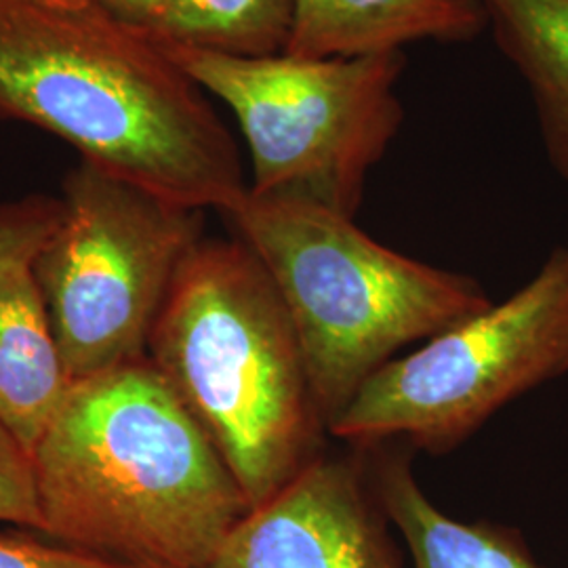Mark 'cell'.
Segmentation results:
<instances>
[{
	"instance_id": "obj_7",
	"label": "cell",
	"mask_w": 568,
	"mask_h": 568,
	"mask_svg": "<svg viewBox=\"0 0 568 568\" xmlns=\"http://www.w3.org/2000/svg\"><path fill=\"white\" fill-rule=\"evenodd\" d=\"M568 373V244L535 276L377 371L328 429L371 448L400 438L443 455L488 419Z\"/></svg>"
},
{
	"instance_id": "obj_9",
	"label": "cell",
	"mask_w": 568,
	"mask_h": 568,
	"mask_svg": "<svg viewBox=\"0 0 568 568\" xmlns=\"http://www.w3.org/2000/svg\"><path fill=\"white\" fill-rule=\"evenodd\" d=\"M487 32L478 0H293L288 55L325 60L471 42Z\"/></svg>"
},
{
	"instance_id": "obj_5",
	"label": "cell",
	"mask_w": 568,
	"mask_h": 568,
	"mask_svg": "<svg viewBox=\"0 0 568 568\" xmlns=\"http://www.w3.org/2000/svg\"><path fill=\"white\" fill-rule=\"evenodd\" d=\"M164 47L236 116L251 156L248 192L356 217L368 173L405 122V51L310 60Z\"/></svg>"
},
{
	"instance_id": "obj_2",
	"label": "cell",
	"mask_w": 568,
	"mask_h": 568,
	"mask_svg": "<svg viewBox=\"0 0 568 568\" xmlns=\"http://www.w3.org/2000/svg\"><path fill=\"white\" fill-rule=\"evenodd\" d=\"M32 464L42 535L119 567L206 568L248 511L148 356L74 382Z\"/></svg>"
},
{
	"instance_id": "obj_16",
	"label": "cell",
	"mask_w": 568,
	"mask_h": 568,
	"mask_svg": "<svg viewBox=\"0 0 568 568\" xmlns=\"http://www.w3.org/2000/svg\"><path fill=\"white\" fill-rule=\"evenodd\" d=\"M0 568H129L110 565L58 544L0 537Z\"/></svg>"
},
{
	"instance_id": "obj_14",
	"label": "cell",
	"mask_w": 568,
	"mask_h": 568,
	"mask_svg": "<svg viewBox=\"0 0 568 568\" xmlns=\"http://www.w3.org/2000/svg\"><path fill=\"white\" fill-rule=\"evenodd\" d=\"M60 220V199L26 196L0 203V286L32 270Z\"/></svg>"
},
{
	"instance_id": "obj_1",
	"label": "cell",
	"mask_w": 568,
	"mask_h": 568,
	"mask_svg": "<svg viewBox=\"0 0 568 568\" xmlns=\"http://www.w3.org/2000/svg\"><path fill=\"white\" fill-rule=\"evenodd\" d=\"M0 121L34 124L185 209L224 215L248 192L211 95L95 0H0Z\"/></svg>"
},
{
	"instance_id": "obj_17",
	"label": "cell",
	"mask_w": 568,
	"mask_h": 568,
	"mask_svg": "<svg viewBox=\"0 0 568 568\" xmlns=\"http://www.w3.org/2000/svg\"><path fill=\"white\" fill-rule=\"evenodd\" d=\"M105 11L119 20L133 23L143 30H152L163 16L166 0H95Z\"/></svg>"
},
{
	"instance_id": "obj_12",
	"label": "cell",
	"mask_w": 568,
	"mask_h": 568,
	"mask_svg": "<svg viewBox=\"0 0 568 568\" xmlns=\"http://www.w3.org/2000/svg\"><path fill=\"white\" fill-rule=\"evenodd\" d=\"M499 53L527 84L548 163L568 182V0H478Z\"/></svg>"
},
{
	"instance_id": "obj_6",
	"label": "cell",
	"mask_w": 568,
	"mask_h": 568,
	"mask_svg": "<svg viewBox=\"0 0 568 568\" xmlns=\"http://www.w3.org/2000/svg\"><path fill=\"white\" fill-rule=\"evenodd\" d=\"M61 220L32 265L72 382L142 361L204 211L169 203L81 161Z\"/></svg>"
},
{
	"instance_id": "obj_15",
	"label": "cell",
	"mask_w": 568,
	"mask_h": 568,
	"mask_svg": "<svg viewBox=\"0 0 568 568\" xmlns=\"http://www.w3.org/2000/svg\"><path fill=\"white\" fill-rule=\"evenodd\" d=\"M0 523L41 532L32 455L0 426Z\"/></svg>"
},
{
	"instance_id": "obj_11",
	"label": "cell",
	"mask_w": 568,
	"mask_h": 568,
	"mask_svg": "<svg viewBox=\"0 0 568 568\" xmlns=\"http://www.w3.org/2000/svg\"><path fill=\"white\" fill-rule=\"evenodd\" d=\"M389 525L400 532L410 568H544L518 528L462 523L438 508L405 455L379 453L366 467Z\"/></svg>"
},
{
	"instance_id": "obj_4",
	"label": "cell",
	"mask_w": 568,
	"mask_h": 568,
	"mask_svg": "<svg viewBox=\"0 0 568 568\" xmlns=\"http://www.w3.org/2000/svg\"><path fill=\"white\" fill-rule=\"evenodd\" d=\"M224 217L283 297L328 429L405 345L493 304L474 278L406 257L318 204L246 192Z\"/></svg>"
},
{
	"instance_id": "obj_3",
	"label": "cell",
	"mask_w": 568,
	"mask_h": 568,
	"mask_svg": "<svg viewBox=\"0 0 568 568\" xmlns=\"http://www.w3.org/2000/svg\"><path fill=\"white\" fill-rule=\"evenodd\" d=\"M148 361L217 448L248 509L321 455L328 427L297 331L262 260L239 236H203L185 255Z\"/></svg>"
},
{
	"instance_id": "obj_10",
	"label": "cell",
	"mask_w": 568,
	"mask_h": 568,
	"mask_svg": "<svg viewBox=\"0 0 568 568\" xmlns=\"http://www.w3.org/2000/svg\"><path fill=\"white\" fill-rule=\"evenodd\" d=\"M74 386L32 270L0 286V426L30 455Z\"/></svg>"
},
{
	"instance_id": "obj_8",
	"label": "cell",
	"mask_w": 568,
	"mask_h": 568,
	"mask_svg": "<svg viewBox=\"0 0 568 568\" xmlns=\"http://www.w3.org/2000/svg\"><path fill=\"white\" fill-rule=\"evenodd\" d=\"M366 467L318 455L230 530L206 568H405Z\"/></svg>"
},
{
	"instance_id": "obj_13",
	"label": "cell",
	"mask_w": 568,
	"mask_h": 568,
	"mask_svg": "<svg viewBox=\"0 0 568 568\" xmlns=\"http://www.w3.org/2000/svg\"><path fill=\"white\" fill-rule=\"evenodd\" d=\"M293 0H166L152 32L159 41L232 58L286 51Z\"/></svg>"
}]
</instances>
